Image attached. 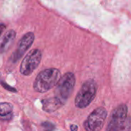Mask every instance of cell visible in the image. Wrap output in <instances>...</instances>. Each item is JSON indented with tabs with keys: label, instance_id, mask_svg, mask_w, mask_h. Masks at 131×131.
Listing matches in <instances>:
<instances>
[{
	"label": "cell",
	"instance_id": "cell-2",
	"mask_svg": "<svg viewBox=\"0 0 131 131\" xmlns=\"http://www.w3.org/2000/svg\"><path fill=\"white\" fill-rule=\"evenodd\" d=\"M97 86L94 80H88L84 83L81 88L76 95L74 104L78 108L83 109L90 105L97 94Z\"/></svg>",
	"mask_w": 131,
	"mask_h": 131
},
{
	"label": "cell",
	"instance_id": "cell-3",
	"mask_svg": "<svg viewBox=\"0 0 131 131\" xmlns=\"http://www.w3.org/2000/svg\"><path fill=\"white\" fill-rule=\"evenodd\" d=\"M75 76L71 72L64 74L59 82L58 83L55 89V97L60 100L63 104L71 95L75 85Z\"/></svg>",
	"mask_w": 131,
	"mask_h": 131
},
{
	"label": "cell",
	"instance_id": "cell-6",
	"mask_svg": "<svg viewBox=\"0 0 131 131\" xmlns=\"http://www.w3.org/2000/svg\"><path fill=\"white\" fill-rule=\"evenodd\" d=\"M127 120V107L121 104L112 112L106 131H120Z\"/></svg>",
	"mask_w": 131,
	"mask_h": 131
},
{
	"label": "cell",
	"instance_id": "cell-4",
	"mask_svg": "<svg viewBox=\"0 0 131 131\" xmlns=\"http://www.w3.org/2000/svg\"><path fill=\"white\" fill-rule=\"evenodd\" d=\"M107 116V110L104 107H98L94 110L88 117L84 124L86 131H100L104 127V121Z\"/></svg>",
	"mask_w": 131,
	"mask_h": 131
},
{
	"label": "cell",
	"instance_id": "cell-13",
	"mask_svg": "<svg viewBox=\"0 0 131 131\" xmlns=\"http://www.w3.org/2000/svg\"><path fill=\"white\" fill-rule=\"evenodd\" d=\"M78 127L77 125H71V131H78Z\"/></svg>",
	"mask_w": 131,
	"mask_h": 131
},
{
	"label": "cell",
	"instance_id": "cell-1",
	"mask_svg": "<svg viewBox=\"0 0 131 131\" xmlns=\"http://www.w3.org/2000/svg\"><path fill=\"white\" fill-rule=\"evenodd\" d=\"M61 78V72L58 69H45L35 78L33 84L34 90L38 93H45L57 85Z\"/></svg>",
	"mask_w": 131,
	"mask_h": 131
},
{
	"label": "cell",
	"instance_id": "cell-8",
	"mask_svg": "<svg viewBox=\"0 0 131 131\" xmlns=\"http://www.w3.org/2000/svg\"><path fill=\"white\" fill-rule=\"evenodd\" d=\"M42 108L45 112L51 113L60 108L64 104L58 100L57 97H51L48 99H45L41 101Z\"/></svg>",
	"mask_w": 131,
	"mask_h": 131
},
{
	"label": "cell",
	"instance_id": "cell-11",
	"mask_svg": "<svg viewBox=\"0 0 131 131\" xmlns=\"http://www.w3.org/2000/svg\"><path fill=\"white\" fill-rule=\"evenodd\" d=\"M41 126H42V127L44 128V130L46 131L53 130V129H54V126L51 123H50V122H44V123L41 124Z\"/></svg>",
	"mask_w": 131,
	"mask_h": 131
},
{
	"label": "cell",
	"instance_id": "cell-9",
	"mask_svg": "<svg viewBox=\"0 0 131 131\" xmlns=\"http://www.w3.org/2000/svg\"><path fill=\"white\" fill-rule=\"evenodd\" d=\"M15 36H16V34L14 30H9L5 33V35H4V37L2 40V43H1L2 52H4L8 50V48L11 46V45L14 41Z\"/></svg>",
	"mask_w": 131,
	"mask_h": 131
},
{
	"label": "cell",
	"instance_id": "cell-12",
	"mask_svg": "<svg viewBox=\"0 0 131 131\" xmlns=\"http://www.w3.org/2000/svg\"><path fill=\"white\" fill-rule=\"evenodd\" d=\"M131 128V118H127L124 127L121 129L120 131H130Z\"/></svg>",
	"mask_w": 131,
	"mask_h": 131
},
{
	"label": "cell",
	"instance_id": "cell-10",
	"mask_svg": "<svg viewBox=\"0 0 131 131\" xmlns=\"http://www.w3.org/2000/svg\"><path fill=\"white\" fill-rule=\"evenodd\" d=\"M2 120H8L12 117V106L9 103H2L0 105Z\"/></svg>",
	"mask_w": 131,
	"mask_h": 131
},
{
	"label": "cell",
	"instance_id": "cell-5",
	"mask_svg": "<svg viewBox=\"0 0 131 131\" xmlns=\"http://www.w3.org/2000/svg\"><path fill=\"white\" fill-rule=\"evenodd\" d=\"M41 51L39 49H34L31 51L21 63L20 73L25 76L31 74L38 67L41 60Z\"/></svg>",
	"mask_w": 131,
	"mask_h": 131
},
{
	"label": "cell",
	"instance_id": "cell-7",
	"mask_svg": "<svg viewBox=\"0 0 131 131\" xmlns=\"http://www.w3.org/2000/svg\"><path fill=\"white\" fill-rule=\"evenodd\" d=\"M34 40L35 35L32 32H28L25 35H23V37L20 39L18 42L16 50L12 54V57L10 58L11 61L13 63L17 62V61L19 60L23 56L25 52L32 45Z\"/></svg>",
	"mask_w": 131,
	"mask_h": 131
}]
</instances>
